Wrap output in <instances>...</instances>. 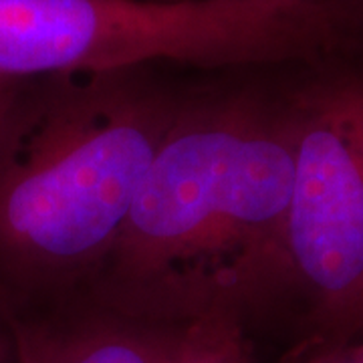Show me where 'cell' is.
<instances>
[{
  "label": "cell",
  "mask_w": 363,
  "mask_h": 363,
  "mask_svg": "<svg viewBox=\"0 0 363 363\" xmlns=\"http://www.w3.org/2000/svg\"><path fill=\"white\" fill-rule=\"evenodd\" d=\"M293 169L289 97L182 99L91 303L188 327L289 298Z\"/></svg>",
  "instance_id": "1"
},
{
  "label": "cell",
  "mask_w": 363,
  "mask_h": 363,
  "mask_svg": "<svg viewBox=\"0 0 363 363\" xmlns=\"http://www.w3.org/2000/svg\"><path fill=\"white\" fill-rule=\"evenodd\" d=\"M180 101L138 69L23 87L0 135V305L91 285Z\"/></svg>",
  "instance_id": "2"
},
{
  "label": "cell",
  "mask_w": 363,
  "mask_h": 363,
  "mask_svg": "<svg viewBox=\"0 0 363 363\" xmlns=\"http://www.w3.org/2000/svg\"><path fill=\"white\" fill-rule=\"evenodd\" d=\"M363 43L357 0H0V79L317 65Z\"/></svg>",
  "instance_id": "3"
},
{
  "label": "cell",
  "mask_w": 363,
  "mask_h": 363,
  "mask_svg": "<svg viewBox=\"0 0 363 363\" xmlns=\"http://www.w3.org/2000/svg\"><path fill=\"white\" fill-rule=\"evenodd\" d=\"M351 52L289 95V298L307 333L298 355L363 335V67L345 63Z\"/></svg>",
  "instance_id": "4"
},
{
  "label": "cell",
  "mask_w": 363,
  "mask_h": 363,
  "mask_svg": "<svg viewBox=\"0 0 363 363\" xmlns=\"http://www.w3.org/2000/svg\"><path fill=\"white\" fill-rule=\"evenodd\" d=\"M0 313L13 335L14 363H180L188 337V327L93 303L49 317Z\"/></svg>",
  "instance_id": "5"
},
{
  "label": "cell",
  "mask_w": 363,
  "mask_h": 363,
  "mask_svg": "<svg viewBox=\"0 0 363 363\" xmlns=\"http://www.w3.org/2000/svg\"><path fill=\"white\" fill-rule=\"evenodd\" d=\"M180 363H252L242 321L218 315L188 325Z\"/></svg>",
  "instance_id": "6"
},
{
  "label": "cell",
  "mask_w": 363,
  "mask_h": 363,
  "mask_svg": "<svg viewBox=\"0 0 363 363\" xmlns=\"http://www.w3.org/2000/svg\"><path fill=\"white\" fill-rule=\"evenodd\" d=\"M291 363H363V341L301 355V359Z\"/></svg>",
  "instance_id": "7"
},
{
  "label": "cell",
  "mask_w": 363,
  "mask_h": 363,
  "mask_svg": "<svg viewBox=\"0 0 363 363\" xmlns=\"http://www.w3.org/2000/svg\"><path fill=\"white\" fill-rule=\"evenodd\" d=\"M23 81H9V79H0V135L9 123V117L13 113L16 99L23 91Z\"/></svg>",
  "instance_id": "8"
},
{
  "label": "cell",
  "mask_w": 363,
  "mask_h": 363,
  "mask_svg": "<svg viewBox=\"0 0 363 363\" xmlns=\"http://www.w3.org/2000/svg\"><path fill=\"white\" fill-rule=\"evenodd\" d=\"M0 363H14V345L11 329L0 313Z\"/></svg>",
  "instance_id": "9"
}]
</instances>
